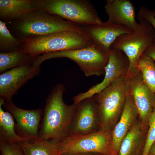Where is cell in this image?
I'll return each mask as SVG.
<instances>
[{
	"instance_id": "7",
	"label": "cell",
	"mask_w": 155,
	"mask_h": 155,
	"mask_svg": "<svg viewBox=\"0 0 155 155\" xmlns=\"http://www.w3.org/2000/svg\"><path fill=\"white\" fill-rule=\"evenodd\" d=\"M62 57L69 58L75 62L87 76L104 74V68L108 60V55L101 51L93 43L81 49L56 51L40 55L34 59L33 64L36 66H40L46 60Z\"/></svg>"
},
{
	"instance_id": "20",
	"label": "cell",
	"mask_w": 155,
	"mask_h": 155,
	"mask_svg": "<svg viewBox=\"0 0 155 155\" xmlns=\"http://www.w3.org/2000/svg\"><path fill=\"white\" fill-rule=\"evenodd\" d=\"M24 155H60L57 144L40 139L19 143Z\"/></svg>"
},
{
	"instance_id": "23",
	"label": "cell",
	"mask_w": 155,
	"mask_h": 155,
	"mask_svg": "<svg viewBox=\"0 0 155 155\" xmlns=\"http://www.w3.org/2000/svg\"><path fill=\"white\" fill-rule=\"evenodd\" d=\"M6 23L0 20V51L6 53L20 49L19 40L10 33Z\"/></svg>"
},
{
	"instance_id": "12",
	"label": "cell",
	"mask_w": 155,
	"mask_h": 155,
	"mask_svg": "<svg viewBox=\"0 0 155 155\" xmlns=\"http://www.w3.org/2000/svg\"><path fill=\"white\" fill-rule=\"evenodd\" d=\"M40 67L32 63L8 70L0 75V98L6 102L12 101V96L30 80L38 75Z\"/></svg>"
},
{
	"instance_id": "22",
	"label": "cell",
	"mask_w": 155,
	"mask_h": 155,
	"mask_svg": "<svg viewBox=\"0 0 155 155\" xmlns=\"http://www.w3.org/2000/svg\"><path fill=\"white\" fill-rule=\"evenodd\" d=\"M137 67L142 73L144 81L155 93V63L154 60L143 54L138 61Z\"/></svg>"
},
{
	"instance_id": "10",
	"label": "cell",
	"mask_w": 155,
	"mask_h": 155,
	"mask_svg": "<svg viewBox=\"0 0 155 155\" xmlns=\"http://www.w3.org/2000/svg\"><path fill=\"white\" fill-rule=\"evenodd\" d=\"M2 106L15 120V130L18 136L29 141L39 139L38 129L43 110L21 109L12 100L5 102Z\"/></svg>"
},
{
	"instance_id": "28",
	"label": "cell",
	"mask_w": 155,
	"mask_h": 155,
	"mask_svg": "<svg viewBox=\"0 0 155 155\" xmlns=\"http://www.w3.org/2000/svg\"><path fill=\"white\" fill-rule=\"evenodd\" d=\"M101 154L94 153H78L71 154H61L60 155H101Z\"/></svg>"
},
{
	"instance_id": "21",
	"label": "cell",
	"mask_w": 155,
	"mask_h": 155,
	"mask_svg": "<svg viewBox=\"0 0 155 155\" xmlns=\"http://www.w3.org/2000/svg\"><path fill=\"white\" fill-rule=\"evenodd\" d=\"M34 59L20 49L0 53V73L16 67L33 63Z\"/></svg>"
},
{
	"instance_id": "14",
	"label": "cell",
	"mask_w": 155,
	"mask_h": 155,
	"mask_svg": "<svg viewBox=\"0 0 155 155\" xmlns=\"http://www.w3.org/2000/svg\"><path fill=\"white\" fill-rule=\"evenodd\" d=\"M129 93L137 110L140 120L146 124L155 106V93L143 80L140 71L129 79Z\"/></svg>"
},
{
	"instance_id": "16",
	"label": "cell",
	"mask_w": 155,
	"mask_h": 155,
	"mask_svg": "<svg viewBox=\"0 0 155 155\" xmlns=\"http://www.w3.org/2000/svg\"><path fill=\"white\" fill-rule=\"evenodd\" d=\"M104 6L108 22L125 26L133 31L139 26L136 21L135 10L130 0H106Z\"/></svg>"
},
{
	"instance_id": "15",
	"label": "cell",
	"mask_w": 155,
	"mask_h": 155,
	"mask_svg": "<svg viewBox=\"0 0 155 155\" xmlns=\"http://www.w3.org/2000/svg\"><path fill=\"white\" fill-rule=\"evenodd\" d=\"M138 117L137 110L129 93L120 118L111 132V155H116L119 153L123 140L138 121Z\"/></svg>"
},
{
	"instance_id": "8",
	"label": "cell",
	"mask_w": 155,
	"mask_h": 155,
	"mask_svg": "<svg viewBox=\"0 0 155 155\" xmlns=\"http://www.w3.org/2000/svg\"><path fill=\"white\" fill-rule=\"evenodd\" d=\"M111 132L99 130L86 135H69L55 142L60 155L94 153L111 155Z\"/></svg>"
},
{
	"instance_id": "19",
	"label": "cell",
	"mask_w": 155,
	"mask_h": 155,
	"mask_svg": "<svg viewBox=\"0 0 155 155\" xmlns=\"http://www.w3.org/2000/svg\"><path fill=\"white\" fill-rule=\"evenodd\" d=\"M5 102L4 100L0 98V142L20 143L29 141L16 133L13 117L10 113L4 111L2 108Z\"/></svg>"
},
{
	"instance_id": "2",
	"label": "cell",
	"mask_w": 155,
	"mask_h": 155,
	"mask_svg": "<svg viewBox=\"0 0 155 155\" xmlns=\"http://www.w3.org/2000/svg\"><path fill=\"white\" fill-rule=\"evenodd\" d=\"M93 43L84 33L66 31L27 37L19 40V47L35 59L41 54L81 49Z\"/></svg>"
},
{
	"instance_id": "4",
	"label": "cell",
	"mask_w": 155,
	"mask_h": 155,
	"mask_svg": "<svg viewBox=\"0 0 155 155\" xmlns=\"http://www.w3.org/2000/svg\"><path fill=\"white\" fill-rule=\"evenodd\" d=\"M13 22L15 31L20 37L19 40L29 36L66 31L83 33L81 25L36 9Z\"/></svg>"
},
{
	"instance_id": "11",
	"label": "cell",
	"mask_w": 155,
	"mask_h": 155,
	"mask_svg": "<svg viewBox=\"0 0 155 155\" xmlns=\"http://www.w3.org/2000/svg\"><path fill=\"white\" fill-rule=\"evenodd\" d=\"M100 128L99 118L94 96L76 104L68 135L92 133L99 130Z\"/></svg>"
},
{
	"instance_id": "6",
	"label": "cell",
	"mask_w": 155,
	"mask_h": 155,
	"mask_svg": "<svg viewBox=\"0 0 155 155\" xmlns=\"http://www.w3.org/2000/svg\"><path fill=\"white\" fill-rule=\"evenodd\" d=\"M155 38L153 26L148 21L142 19L139 21L136 30L131 33L121 35L111 45L110 49L121 51L128 57L129 66L126 75L129 79L140 72L137 67L138 61Z\"/></svg>"
},
{
	"instance_id": "5",
	"label": "cell",
	"mask_w": 155,
	"mask_h": 155,
	"mask_svg": "<svg viewBox=\"0 0 155 155\" xmlns=\"http://www.w3.org/2000/svg\"><path fill=\"white\" fill-rule=\"evenodd\" d=\"M32 5L35 9L81 25H97L102 22L88 0H34Z\"/></svg>"
},
{
	"instance_id": "1",
	"label": "cell",
	"mask_w": 155,
	"mask_h": 155,
	"mask_svg": "<svg viewBox=\"0 0 155 155\" xmlns=\"http://www.w3.org/2000/svg\"><path fill=\"white\" fill-rule=\"evenodd\" d=\"M64 86L59 84L52 90L46 100L39 131V139L57 142L68 135L76 104L64 102Z\"/></svg>"
},
{
	"instance_id": "3",
	"label": "cell",
	"mask_w": 155,
	"mask_h": 155,
	"mask_svg": "<svg viewBox=\"0 0 155 155\" xmlns=\"http://www.w3.org/2000/svg\"><path fill=\"white\" fill-rule=\"evenodd\" d=\"M129 78L122 75L93 96L100 123L99 130L111 131L118 121L129 93Z\"/></svg>"
},
{
	"instance_id": "17",
	"label": "cell",
	"mask_w": 155,
	"mask_h": 155,
	"mask_svg": "<svg viewBox=\"0 0 155 155\" xmlns=\"http://www.w3.org/2000/svg\"><path fill=\"white\" fill-rule=\"evenodd\" d=\"M145 125L140 120L137 122L123 140L119 155H142L146 139Z\"/></svg>"
},
{
	"instance_id": "27",
	"label": "cell",
	"mask_w": 155,
	"mask_h": 155,
	"mask_svg": "<svg viewBox=\"0 0 155 155\" xmlns=\"http://www.w3.org/2000/svg\"><path fill=\"white\" fill-rule=\"evenodd\" d=\"M148 124L152 125L155 127V106L148 119Z\"/></svg>"
},
{
	"instance_id": "18",
	"label": "cell",
	"mask_w": 155,
	"mask_h": 155,
	"mask_svg": "<svg viewBox=\"0 0 155 155\" xmlns=\"http://www.w3.org/2000/svg\"><path fill=\"white\" fill-rule=\"evenodd\" d=\"M34 0H0V17L7 21H14L36 9Z\"/></svg>"
},
{
	"instance_id": "29",
	"label": "cell",
	"mask_w": 155,
	"mask_h": 155,
	"mask_svg": "<svg viewBox=\"0 0 155 155\" xmlns=\"http://www.w3.org/2000/svg\"><path fill=\"white\" fill-rule=\"evenodd\" d=\"M155 155V142L152 146L150 150L148 155Z\"/></svg>"
},
{
	"instance_id": "13",
	"label": "cell",
	"mask_w": 155,
	"mask_h": 155,
	"mask_svg": "<svg viewBox=\"0 0 155 155\" xmlns=\"http://www.w3.org/2000/svg\"><path fill=\"white\" fill-rule=\"evenodd\" d=\"M81 26L83 33L92 40L101 51L108 55L111 45L118 36L133 31L125 26L107 21L97 25Z\"/></svg>"
},
{
	"instance_id": "24",
	"label": "cell",
	"mask_w": 155,
	"mask_h": 155,
	"mask_svg": "<svg viewBox=\"0 0 155 155\" xmlns=\"http://www.w3.org/2000/svg\"><path fill=\"white\" fill-rule=\"evenodd\" d=\"M1 155H24L22 148L18 143L0 142Z\"/></svg>"
},
{
	"instance_id": "26",
	"label": "cell",
	"mask_w": 155,
	"mask_h": 155,
	"mask_svg": "<svg viewBox=\"0 0 155 155\" xmlns=\"http://www.w3.org/2000/svg\"><path fill=\"white\" fill-rule=\"evenodd\" d=\"M143 54L152 58L155 63V42L153 41L146 48Z\"/></svg>"
},
{
	"instance_id": "9",
	"label": "cell",
	"mask_w": 155,
	"mask_h": 155,
	"mask_svg": "<svg viewBox=\"0 0 155 155\" xmlns=\"http://www.w3.org/2000/svg\"><path fill=\"white\" fill-rule=\"evenodd\" d=\"M129 66V59L123 51L110 49L108 61L104 68L105 75L103 81L92 86L86 92L74 96L73 98L74 102L77 103L100 92L119 77L126 75Z\"/></svg>"
},
{
	"instance_id": "25",
	"label": "cell",
	"mask_w": 155,
	"mask_h": 155,
	"mask_svg": "<svg viewBox=\"0 0 155 155\" xmlns=\"http://www.w3.org/2000/svg\"><path fill=\"white\" fill-rule=\"evenodd\" d=\"M137 19L139 22L142 19L147 20L155 31V9H150L144 6L141 7L137 13ZM154 41L155 42V38Z\"/></svg>"
}]
</instances>
